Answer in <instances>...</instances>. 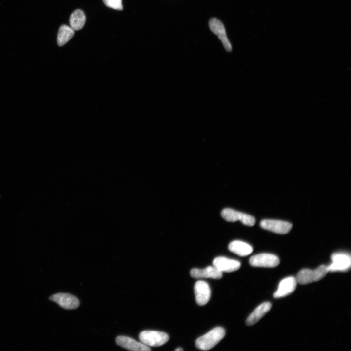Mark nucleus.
Returning a JSON list of instances; mask_svg holds the SVG:
<instances>
[{
  "instance_id": "f257e3e1",
  "label": "nucleus",
  "mask_w": 351,
  "mask_h": 351,
  "mask_svg": "<svg viewBox=\"0 0 351 351\" xmlns=\"http://www.w3.org/2000/svg\"><path fill=\"white\" fill-rule=\"evenodd\" d=\"M225 334V331L222 327L214 328L198 338L195 341V346L198 349L209 350L216 345L223 338Z\"/></svg>"
},
{
  "instance_id": "f03ea898",
  "label": "nucleus",
  "mask_w": 351,
  "mask_h": 351,
  "mask_svg": "<svg viewBox=\"0 0 351 351\" xmlns=\"http://www.w3.org/2000/svg\"><path fill=\"white\" fill-rule=\"evenodd\" d=\"M329 272L327 266L322 265L314 270L303 269L297 273V282L302 285L318 281L324 278Z\"/></svg>"
},
{
  "instance_id": "7ed1b4c3",
  "label": "nucleus",
  "mask_w": 351,
  "mask_h": 351,
  "mask_svg": "<svg viewBox=\"0 0 351 351\" xmlns=\"http://www.w3.org/2000/svg\"><path fill=\"white\" fill-rule=\"evenodd\" d=\"M139 339L143 344L151 347H159L165 344L169 340V335L163 332L145 330L139 334Z\"/></svg>"
},
{
  "instance_id": "20e7f679",
  "label": "nucleus",
  "mask_w": 351,
  "mask_h": 351,
  "mask_svg": "<svg viewBox=\"0 0 351 351\" xmlns=\"http://www.w3.org/2000/svg\"><path fill=\"white\" fill-rule=\"evenodd\" d=\"M280 263L279 258L275 255L269 253H261L252 256L249 263L254 267L273 268Z\"/></svg>"
},
{
  "instance_id": "39448f33",
  "label": "nucleus",
  "mask_w": 351,
  "mask_h": 351,
  "mask_svg": "<svg viewBox=\"0 0 351 351\" xmlns=\"http://www.w3.org/2000/svg\"><path fill=\"white\" fill-rule=\"evenodd\" d=\"M221 214L227 221L235 222L239 220L244 225L249 226H253L255 223V219L253 216L231 208L224 209Z\"/></svg>"
},
{
  "instance_id": "423d86ee",
  "label": "nucleus",
  "mask_w": 351,
  "mask_h": 351,
  "mask_svg": "<svg viewBox=\"0 0 351 351\" xmlns=\"http://www.w3.org/2000/svg\"><path fill=\"white\" fill-rule=\"evenodd\" d=\"M332 262L327 266L329 272L345 271L350 269L351 257L345 253H334L331 255Z\"/></svg>"
},
{
  "instance_id": "0eeeda50",
  "label": "nucleus",
  "mask_w": 351,
  "mask_h": 351,
  "mask_svg": "<svg viewBox=\"0 0 351 351\" xmlns=\"http://www.w3.org/2000/svg\"><path fill=\"white\" fill-rule=\"evenodd\" d=\"M260 225L263 229L279 234H286L292 228V224L288 222L274 219L262 220Z\"/></svg>"
},
{
  "instance_id": "6e6552de",
  "label": "nucleus",
  "mask_w": 351,
  "mask_h": 351,
  "mask_svg": "<svg viewBox=\"0 0 351 351\" xmlns=\"http://www.w3.org/2000/svg\"><path fill=\"white\" fill-rule=\"evenodd\" d=\"M49 299L56 303L59 306L67 310L77 308L80 302L75 296L67 293H58L49 297Z\"/></svg>"
},
{
  "instance_id": "1a4fd4ad",
  "label": "nucleus",
  "mask_w": 351,
  "mask_h": 351,
  "mask_svg": "<svg viewBox=\"0 0 351 351\" xmlns=\"http://www.w3.org/2000/svg\"><path fill=\"white\" fill-rule=\"evenodd\" d=\"M210 30L216 35L222 41L225 50L228 52L232 50V45L229 41L224 26L222 22L216 18H212L209 22Z\"/></svg>"
},
{
  "instance_id": "9d476101",
  "label": "nucleus",
  "mask_w": 351,
  "mask_h": 351,
  "mask_svg": "<svg viewBox=\"0 0 351 351\" xmlns=\"http://www.w3.org/2000/svg\"><path fill=\"white\" fill-rule=\"evenodd\" d=\"M194 291L196 302L198 305L203 306L208 303L211 296V290L206 282L197 281L195 284Z\"/></svg>"
},
{
  "instance_id": "9b49d317",
  "label": "nucleus",
  "mask_w": 351,
  "mask_h": 351,
  "mask_svg": "<svg viewBox=\"0 0 351 351\" xmlns=\"http://www.w3.org/2000/svg\"><path fill=\"white\" fill-rule=\"evenodd\" d=\"M296 278L293 276L287 277L282 279L279 283L277 291L273 294L275 298L285 297L293 292L297 286Z\"/></svg>"
},
{
  "instance_id": "f8f14e48",
  "label": "nucleus",
  "mask_w": 351,
  "mask_h": 351,
  "mask_svg": "<svg viewBox=\"0 0 351 351\" xmlns=\"http://www.w3.org/2000/svg\"><path fill=\"white\" fill-rule=\"evenodd\" d=\"M213 265L221 272L230 273L238 270L241 263L235 259L219 256L213 260Z\"/></svg>"
},
{
  "instance_id": "ddd939ff",
  "label": "nucleus",
  "mask_w": 351,
  "mask_h": 351,
  "mask_svg": "<svg viewBox=\"0 0 351 351\" xmlns=\"http://www.w3.org/2000/svg\"><path fill=\"white\" fill-rule=\"evenodd\" d=\"M116 343L117 345L130 351H149L151 350L150 347L142 342H138L131 337L125 336H118L116 337Z\"/></svg>"
},
{
  "instance_id": "4468645a",
  "label": "nucleus",
  "mask_w": 351,
  "mask_h": 351,
  "mask_svg": "<svg viewBox=\"0 0 351 351\" xmlns=\"http://www.w3.org/2000/svg\"><path fill=\"white\" fill-rule=\"evenodd\" d=\"M191 276L195 278H210L219 279L222 277V272L214 266L203 269L193 268L190 271Z\"/></svg>"
},
{
  "instance_id": "2eb2a0df",
  "label": "nucleus",
  "mask_w": 351,
  "mask_h": 351,
  "mask_svg": "<svg viewBox=\"0 0 351 351\" xmlns=\"http://www.w3.org/2000/svg\"><path fill=\"white\" fill-rule=\"evenodd\" d=\"M272 304L269 302H264L259 305L247 318L246 324L252 326L256 323L270 310Z\"/></svg>"
},
{
  "instance_id": "dca6fc26",
  "label": "nucleus",
  "mask_w": 351,
  "mask_h": 351,
  "mask_svg": "<svg viewBox=\"0 0 351 351\" xmlns=\"http://www.w3.org/2000/svg\"><path fill=\"white\" fill-rule=\"evenodd\" d=\"M229 250L240 256H246L253 252L251 245L242 241L234 240L228 246Z\"/></svg>"
},
{
  "instance_id": "f3484780",
  "label": "nucleus",
  "mask_w": 351,
  "mask_h": 351,
  "mask_svg": "<svg viewBox=\"0 0 351 351\" xmlns=\"http://www.w3.org/2000/svg\"><path fill=\"white\" fill-rule=\"evenodd\" d=\"M85 21L86 16L84 13L80 9H77L72 13L70 16V27L74 30H80L83 27Z\"/></svg>"
},
{
  "instance_id": "a211bd4d",
  "label": "nucleus",
  "mask_w": 351,
  "mask_h": 351,
  "mask_svg": "<svg viewBox=\"0 0 351 351\" xmlns=\"http://www.w3.org/2000/svg\"><path fill=\"white\" fill-rule=\"evenodd\" d=\"M74 35V30L66 25H61L58 29L57 35V44L62 46L67 43Z\"/></svg>"
},
{
  "instance_id": "6ab92c4d",
  "label": "nucleus",
  "mask_w": 351,
  "mask_h": 351,
  "mask_svg": "<svg viewBox=\"0 0 351 351\" xmlns=\"http://www.w3.org/2000/svg\"><path fill=\"white\" fill-rule=\"evenodd\" d=\"M107 7L118 10H123L122 0H102Z\"/></svg>"
},
{
  "instance_id": "aec40b11",
  "label": "nucleus",
  "mask_w": 351,
  "mask_h": 351,
  "mask_svg": "<svg viewBox=\"0 0 351 351\" xmlns=\"http://www.w3.org/2000/svg\"><path fill=\"white\" fill-rule=\"evenodd\" d=\"M183 350V349L182 348H181V347H178L177 349L175 350V351H181Z\"/></svg>"
}]
</instances>
